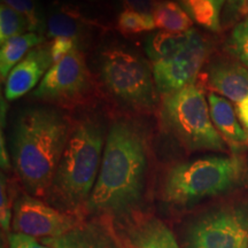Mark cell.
Segmentation results:
<instances>
[{"label":"cell","instance_id":"6da1fadb","mask_svg":"<svg viewBox=\"0 0 248 248\" xmlns=\"http://www.w3.org/2000/svg\"><path fill=\"white\" fill-rule=\"evenodd\" d=\"M147 169V141L141 126L117 119L106 136L101 166L88 207L95 212L121 213L142 197Z\"/></svg>","mask_w":248,"mask_h":248},{"label":"cell","instance_id":"7a4b0ae2","mask_svg":"<svg viewBox=\"0 0 248 248\" xmlns=\"http://www.w3.org/2000/svg\"><path fill=\"white\" fill-rule=\"evenodd\" d=\"M73 124L55 108L29 107L13 121L11 154L27 190L44 197L51 190Z\"/></svg>","mask_w":248,"mask_h":248},{"label":"cell","instance_id":"3957f363","mask_svg":"<svg viewBox=\"0 0 248 248\" xmlns=\"http://www.w3.org/2000/svg\"><path fill=\"white\" fill-rule=\"evenodd\" d=\"M104 126L93 119L73 124L51 190L62 203L77 208L89 201L104 154Z\"/></svg>","mask_w":248,"mask_h":248},{"label":"cell","instance_id":"277c9868","mask_svg":"<svg viewBox=\"0 0 248 248\" xmlns=\"http://www.w3.org/2000/svg\"><path fill=\"white\" fill-rule=\"evenodd\" d=\"M160 124L190 151H225L226 142L210 117L209 105L197 84L163 95L160 102Z\"/></svg>","mask_w":248,"mask_h":248},{"label":"cell","instance_id":"5b68a950","mask_svg":"<svg viewBox=\"0 0 248 248\" xmlns=\"http://www.w3.org/2000/svg\"><path fill=\"white\" fill-rule=\"evenodd\" d=\"M243 171V160L237 156H208L177 163L164 178V200L188 204L221 194L239 181Z\"/></svg>","mask_w":248,"mask_h":248},{"label":"cell","instance_id":"8992f818","mask_svg":"<svg viewBox=\"0 0 248 248\" xmlns=\"http://www.w3.org/2000/svg\"><path fill=\"white\" fill-rule=\"evenodd\" d=\"M99 73L108 93L124 107L152 113L159 106L153 69L136 53L120 46L106 48L99 58Z\"/></svg>","mask_w":248,"mask_h":248},{"label":"cell","instance_id":"52a82bcc","mask_svg":"<svg viewBox=\"0 0 248 248\" xmlns=\"http://www.w3.org/2000/svg\"><path fill=\"white\" fill-rule=\"evenodd\" d=\"M92 76L78 46L62 60L55 62L31 93L37 100L60 106H73L88 97Z\"/></svg>","mask_w":248,"mask_h":248},{"label":"cell","instance_id":"ba28073f","mask_svg":"<svg viewBox=\"0 0 248 248\" xmlns=\"http://www.w3.org/2000/svg\"><path fill=\"white\" fill-rule=\"evenodd\" d=\"M208 55V42L192 28L188 40L179 51L169 58L153 63L152 69L157 91L166 95L194 84Z\"/></svg>","mask_w":248,"mask_h":248},{"label":"cell","instance_id":"9c48e42d","mask_svg":"<svg viewBox=\"0 0 248 248\" xmlns=\"http://www.w3.org/2000/svg\"><path fill=\"white\" fill-rule=\"evenodd\" d=\"M73 213H63L36 198L23 194L14 204L13 230L36 239H52L79 226Z\"/></svg>","mask_w":248,"mask_h":248},{"label":"cell","instance_id":"30bf717a","mask_svg":"<svg viewBox=\"0 0 248 248\" xmlns=\"http://www.w3.org/2000/svg\"><path fill=\"white\" fill-rule=\"evenodd\" d=\"M248 218L240 210H222L198 222L191 248H247Z\"/></svg>","mask_w":248,"mask_h":248},{"label":"cell","instance_id":"8fae6325","mask_svg":"<svg viewBox=\"0 0 248 248\" xmlns=\"http://www.w3.org/2000/svg\"><path fill=\"white\" fill-rule=\"evenodd\" d=\"M53 66L49 44L36 46L12 69L5 84V98L13 101L35 89Z\"/></svg>","mask_w":248,"mask_h":248},{"label":"cell","instance_id":"7c38bea8","mask_svg":"<svg viewBox=\"0 0 248 248\" xmlns=\"http://www.w3.org/2000/svg\"><path fill=\"white\" fill-rule=\"evenodd\" d=\"M208 83L222 97L235 104L248 99V69L237 62L218 61L213 63L208 71Z\"/></svg>","mask_w":248,"mask_h":248},{"label":"cell","instance_id":"4fadbf2b","mask_svg":"<svg viewBox=\"0 0 248 248\" xmlns=\"http://www.w3.org/2000/svg\"><path fill=\"white\" fill-rule=\"evenodd\" d=\"M208 102L214 126L226 144L234 148L248 146V130L243 126L231 102L214 92L208 94Z\"/></svg>","mask_w":248,"mask_h":248},{"label":"cell","instance_id":"5bb4252c","mask_svg":"<svg viewBox=\"0 0 248 248\" xmlns=\"http://www.w3.org/2000/svg\"><path fill=\"white\" fill-rule=\"evenodd\" d=\"M90 26V20L80 13L78 8L57 2L49 11L46 29L49 38L67 37L78 40Z\"/></svg>","mask_w":248,"mask_h":248},{"label":"cell","instance_id":"9a60e30c","mask_svg":"<svg viewBox=\"0 0 248 248\" xmlns=\"http://www.w3.org/2000/svg\"><path fill=\"white\" fill-rule=\"evenodd\" d=\"M45 43V37L37 32H28L13 37L1 45L0 49V77L1 82L7 79L12 69L36 46Z\"/></svg>","mask_w":248,"mask_h":248},{"label":"cell","instance_id":"2e32d148","mask_svg":"<svg viewBox=\"0 0 248 248\" xmlns=\"http://www.w3.org/2000/svg\"><path fill=\"white\" fill-rule=\"evenodd\" d=\"M152 15L155 27L169 32H186L193 26L185 9L172 0H157Z\"/></svg>","mask_w":248,"mask_h":248},{"label":"cell","instance_id":"e0dca14e","mask_svg":"<svg viewBox=\"0 0 248 248\" xmlns=\"http://www.w3.org/2000/svg\"><path fill=\"white\" fill-rule=\"evenodd\" d=\"M190 30L186 32H169L160 30L148 37L145 44V51L152 63H156L179 51L186 44Z\"/></svg>","mask_w":248,"mask_h":248},{"label":"cell","instance_id":"ac0fdd59","mask_svg":"<svg viewBox=\"0 0 248 248\" xmlns=\"http://www.w3.org/2000/svg\"><path fill=\"white\" fill-rule=\"evenodd\" d=\"M136 248H178L172 232L159 219L142 224L135 235Z\"/></svg>","mask_w":248,"mask_h":248},{"label":"cell","instance_id":"d6986e66","mask_svg":"<svg viewBox=\"0 0 248 248\" xmlns=\"http://www.w3.org/2000/svg\"><path fill=\"white\" fill-rule=\"evenodd\" d=\"M43 241L53 248H108L106 240L93 229L80 226H77L61 237Z\"/></svg>","mask_w":248,"mask_h":248},{"label":"cell","instance_id":"ffe728a7","mask_svg":"<svg viewBox=\"0 0 248 248\" xmlns=\"http://www.w3.org/2000/svg\"><path fill=\"white\" fill-rule=\"evenodd\" d=\"M182 7L185 9L192 20L201 27L212 31L221 29L222 8L214 0H179Z\"/></svg>","mask_w":248,"mask_h":248},{"label":"cell","instance_id":"44dd1931","mask_svg":"<svg viewBox=\"0 0 248 248\" xmlns=\"http://www.w3.org/2000/svg\"><path fill=\"white\" fill-rule=\"evenodd\" d=\"M31 32L29 20L8 6H0V45L13 37Z\"/></svg>","mask_w":248,"mask_h":248},{"label":"cell","instance_id":"7402d4cb","mask_svg":"<svg viewBox=\"0 0 248 248\" xmlns=\"http://www.w3.org/2000/svg\"><path fill=\"white\" fill-rule=\"evenodd\" d=\"M116 28L123 35H135V33L156 29L153 17L142 15L129 8H124L119 14Z\"/></svg>","mask_w":248,"mask_h":248},{"label":"cell","instance_id":"603a6c76","mask_svg":"<svg viewBox=\"0 0 248 248\" xmlns=\"http://www.w3.org/2000/svg\"><path fill=\"white\" fill-rule=\"evenodd\" d=\"M228 45L231 53L248 69V17L233 28Z\"/></svg>","mask_w":248,"mask_h":248},{"label":"cell","instance_id":"cb8c5ba5","mask_svg":"<svg viewBox=\"0 0 248 248\" xmlns=\"http://www.w3.org/2000/svg\"><path fill=\"white\" fill-rule=\"evenodd\" d=\"M1 4L26 16L30 22L31 32H42L43 22L37 0H1Z\"/></svg>","mask_w":248,"mask_h":248},{"label":"cell","instance_id":"d4e9b609","mask_svg":"<svg viewBox=\"0 0 248 248\" xmlns=\"http://www.w3.org/2000/svg\"><path fill=\"white\" fill-rule=\"evenodd\" d=\"M14 192L9 186L7 178L1 173V184H0V224L2 230L8 231L11 228L12 210H13Z\"/></svg>","mask_w":248,"mask_h":248},{"label":"cell","instance_id":"484cf974","mask_svg":"<svg viewBox=\"0 0 248 248\" xmlns=\"http://www.w3.org/2000/svg\"><path fill=\"white\" fill-rule=\"evenodd\" d=\"M78 46V40L73 38H67V37H57L49 44L51 49V55L53 59V63L60 61L68 53H70L74 48Z\"/></svg>","mask_w":248,"mask_h":248},{"label":"cell","instance_id":"4316f807","mask_svg":"<svg viewBox=\"0 0 248 248\" xmlns=\"http://www.w3.org/2000/svg\"><path fill=\"white\" fill-rule=\"evenodd\" d=\"M8 248H53L44 243H40L36 238L23 233L11 234L8 238Z\"/></svg>","mask_w":248,"mask_h":248},{"label":"cell","instance_id":"83f0119b","mask_svg":"<svg viewBox=\"0 0 248 248\" xmlns=\"http://www.w3.org/2000/svg\"><path fill=\"white\" fill-rule=\"evenodd\" d=\"M157 0H122L124 8L132 9L142 15L153 17V9Z\"/></svg>","mask_w":248,"mask_h":248},{"label":"cell","instance_id":"f1b7e54d","mask_svg":"<svg viewBox=\"0 0 248 248\" xmlns=\"http://www.w3.org/2000/svg\"><path fill=\"white\" fill-rule=\"evenodd\" d=\"M248 0H226V14L234 16V14L245 13L248 11Z\"/></svg>","mask_w":248,"mask_h":248},{"label":"cell","instance_id":"f546056e","mask_svg":"<svg viewBox=\"0 0 248 248\" xmlns=\"http://www.w3.org/2000/svg\"><path fill=\"white\" fill-rule=\"evenodd\" d=\"M235 110H237L238 117H239L241 124L245 126V129L248 130V99L237 104Z\"/></svg>","mask_w":248,"mask_h":248},{"label":"cell","instance_id":"4dcf8cb0","mask_svg":"<svg viewBox=\"0 0 248 248\" xmlns=\"http://www.w3.org/2000/svg\"><path fill=\"white\" fill-rule=\"evenodd\" d=\"M0 162H1L2 169H9L11 168V162H9V156L6 150L5 145V137L4 132L1 130V136H0Z\"/></svg>","mask_w":248,"mask_h":248},{"label":"cell","instance_id":"1f68e13d","mask_svg":"<svg viewBox=\"0 0 248 248\" xmlns=\"http://www.w3.org/2000/svg\"><path fill=\"white\" fill-rule=\"evenodd\" d=\"M1 117H0V120H1V130L4 129L5 124H6V114H7V109H8V106H7V100H6V98L1 97Z\"/></svg>","mask_w":248,"mask_h":248},{"label":"cell","instance_id":"d6a6232c","mask_svg":"<svg viewBox=\"0 0 248 248\" xmlns=\"http://www.w3.org/2000/svg\"><path fill=\"white\" fill-rule=\"evenodd\" d=\"M214 1H215L216 4L219 6V7L223 8V6H224V4L226 2V0H214Z\"/></svg>","mask_w":248,"mask_h":248},{"label":"cell","instance_id":"836d02e7","mask_svg":"<svg viewBox=\"0 0 248 248\" xmlns=\"http://www.w3.org/2000/svg\"><path fill=\"white\" fill-rule=\"evenodd\" d=\"M85 1H91V2H94V1H97V0H85Z\"/></svg>","mask_w":248,"mask_h":248},{"label":"cell","instance_id":"e575fe53","mask_svg":"<svg viewBox=\"0 0 248 248\" xmlns=\"http://www.w3.org/2000/svg\"><path fill=\"white\" fill-rule=\"evenodd\" d=\"M247 7H248V5H247Z\"/></svg>","mask_w":248,"mask_h":248}]
</instances>
